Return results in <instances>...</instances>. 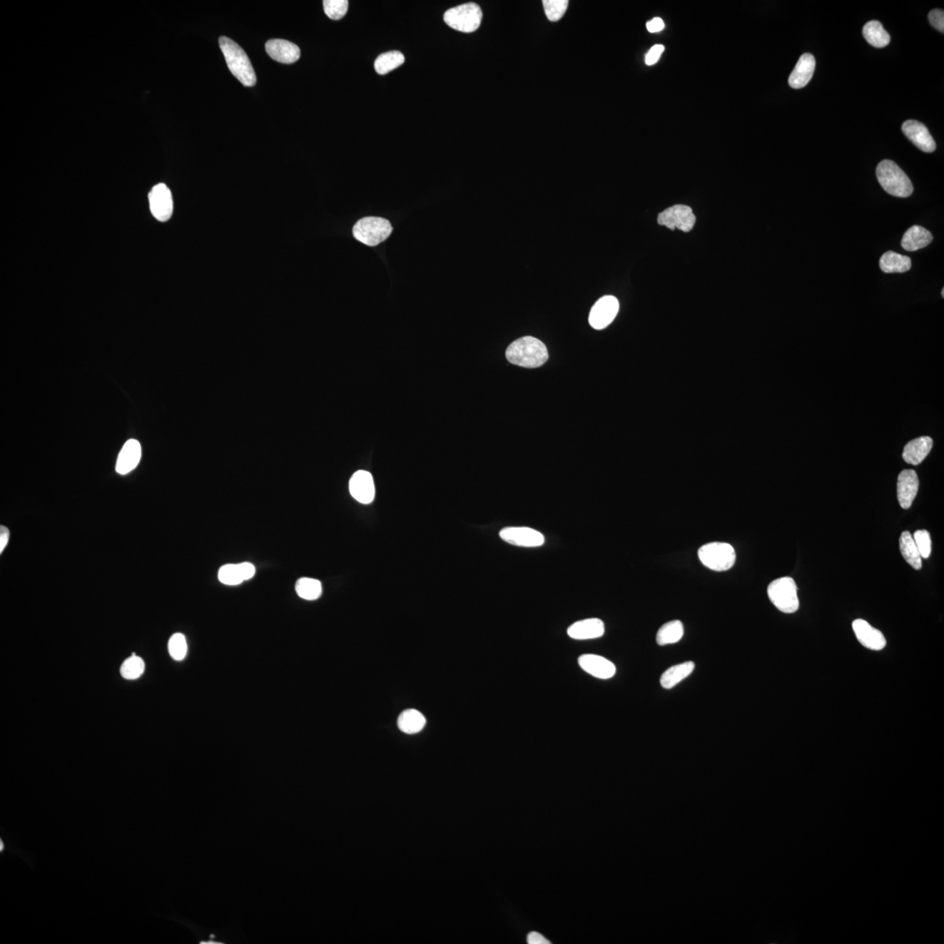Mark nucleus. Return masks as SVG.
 <instances>
[{"label": "nucleus", "instance_id": "obj_1", "mask_svg": "<svg viewBox=\"0 0 944 944\" xmlns=\"http://www.w3.org/2000/svg\"><path fill=\"white\" fill-rule=\"evenodd\" d=\"M506 355L511 364L527 368L542 367L549 360L545 344L532 336L520 337L512 342L507 349Z\"/></svg>", "mask_w": 944, "mask_h": 944}, {"label": "nucleus", "instance_id": "obj_2", "mask_svg": "<svg viewBox=\"0 0 944 944\" xmlns=\"http://www.w3.org/2000/svg\"><path fill=\"white\" fill-rule=\"evenodd\" d=\"M219 42L228 67L233 75L244 86L253 87L256 83V75L247 54L231 39L223 36L220 38Z\"/></svg>", "mask_w": 944, "mask_h": 944}, {"label": "nucleus", "instance_id": "obj_3", "mask_svg": "<svg viewBox=\"0 0 944 944\" xmlns=\"http://www.w3.org/2000/svg\"><path fill=\"white\" fill-rule=\"evenodd\" d=\"M876 176L880 186L890 196L907 198L914 191V186L908 175L892 161L885 159L881 161L877 166Z\"/></svg>", "mask_w": 944, "mask_h": 944}, {"label": "nucleus", "instance_id": "obj_4", "mask_svg": "<svg viewBox=\"0 0 944 944\" xmlns=\"http://www.w3.org/2000/svg\"><path fill=\"white\" fill-rule=\"evenodd\" d=\"M698 555L703 565L717 572L731 569L736 559L734 547L725 542L706 544L699 549Z\"/></svg>", "mask_w": 944, "mask_h": 944}, {"label": "nucleus", "instance_id": "obj_5", "mask_svg": "<svg viewBox=\"0 0 944 944\" xmlns=\"http://www.w3.org/2000/svg\"><path fill=\"white\" fill-rule=\"evenodd\" d=\"M768 596L776 609L783 613H794L799 608L798 587L791 577L773 581L768 587Z\"/></svg>", "mask_w": 944, "mask_h": 944}, {"label": "nucleus", "instance_id": "obj_6", "mask_svg": "<svg viewBox=\"0 0 944 944\" xmlns=\"http://www.w3.org/2000/svg\"><path fill=\"white\" fill-rule=\"evenodd\" d=\"M393 231L391 223L380 217H365L355 225L352 234L356 240L374 247L387 240Z\"/></svg>", "mask_w": 944, "mask_h": 944}, {"label": "nucleus", "instance_id": "obj_7", "mask_svg": "<svg viewBox=\"0 0 944 944\" xmlns=\"http://www.w3.org/2000/svg\"><path fill=\"white\" fill-rule=\"evenodd\" d=\"M483 13L475 3H467L454 7L445 14L447 25L462 33H472L479 29Z\"/></svg>", "mask_w": 944, "mask_h": 944}, {"label": "nucleus", "instance_id": "obj_8", "mask_svg": "<svg viewBox=\"0 0 944 944\" xmlns=\"http://www.w3.org/2000/svg\"><path fill=\"white\" fill-rule=\"evenodd\" d=\"M695 223L696 217L693 210L685 205H675L664 210L658 216V223L671 230L678 228L683 232H689L694 228Z\"/></svg>", "mask_w": 944, "mask_h": 944}, {"label": "nucleus", "instance_id": "obj_9", "mask_svg": "<svg viewBox=\"0 0 944 944\" xmlns=\"http://www.w3.org/2000/svg\"><path fill=\"white\" fill-rule=\"evenodd\" d=\"M619 310V302L615 297L601 298L592 307L589 318V324L594 329H604L615 320Z\"/></svg>", "mask_w": 944, "mask_h": 944}, {"label": "nucleus", "instance_id": "obj_10", "mask_svg": "<svg viewBox=\"0 0 944 944\" xmlns=\"http://www.w3.org/2000/svg\"><path fill=\"white\" fill-rule=\"evenodd\" d=\"M149 204L151 212L155 219L164 223L172 217L173 196L166 185L161 183L153 186L149 193Z\"/></svg>", "mask_w": 944, "mask_h": 944}, {"label": "nucleus", "instance_id": "obj_11", "mask_svg": "<svg viewBox=\"0 0 944 944\" xmlns=\"http://www.w3.org/2000/svg\"><path fill=\"white\" fill-rule=\"evenodd\" d=\"M499 536L512 545L523 547H541L545 542L541 532L530 527H506L500 531Z\"/></svg>", "mask_w": 944, "mask_h": 944}, {"label": "nucleus", "instance_id": "obj_12", "mask_svg": "<svg viewBox=\"0 0 944 944\" xmlns=\"http://www.w3.org/2000/svg\"><path fill=\"white\" fill-rule=\"evenodd\" d=\"M350 493L352 498L361 504H370L375 499V487L370 472L358 471L353 474L349 482Z\"/></svg>", "mask_w": 944, "mask_h": 944}, {"label": "nucleus", "instance_id": "obj_13", "mask_svg": "<svg viewBox=\"0 0 944 944\" xmlns=\"http://www.w3.org/2000/svg\"><path fill=\"white\" fill-rule=\"evenodd\" d=\"M853 629L858 642L872 651H881L887 646L883 632L863 619H857L853 623Z\"/></svg>", "mask_w": 944, "mask_h": 944}, {"label": "nucleus", "instance_id": "obj_14", "mask_svg": "<svg viewBox=\"0 0 944 944\" xmlns=\"http://www.w3.org/2000/svg\"><path fill=\"white\" fill-rule=\"evenodd\" d=\"M579 666L587 674L600 679H609L615 676V664L604 656L594 654L582 655L578 659Z\"/></svg>", "mask_w": 944, "mask_h": 944}, {"label": "nucleus", "instance_id": "obj_15", "mask_svg": "<svg viewBox=\"0 0 944 944\" xmlns=\"http://www.w3.org/2000/svg\"><path fill=\"white\" fill-rule=\"evenodd\" d=\"M903 131L905 136L924 153H931L935 150V140L923 123L915 120H908L903 124Z\"/></svg>", "mask_w": 944, "mask_h": 944}, {"label": "nucleus", "instance_id": "obj_16", "mask_svg": "<svg viewBox=\"0 0 944 944\" xmlns=\"http://www.w3.org/2000/svg\"><path fill=\"white\" fill-rule=\"evenodd\" d=\"M919 479L914 470H904L898 477L897 498L903 509L910 508L918 495Z\"/></svg>", "mask_w": 944, "mask_h": 944}, {"label": "nucleus", "instance_id": "obj_17", "mask_svg": "<svg viewBox=\"0 0 944 944\" xmlns=\"http://www.w3.org/2000/svg\"><path fill=\"white\" fill-rule=\"evenodd\" d=\"M255 574V567L250 562L238 563V564H227L221 567L218 573L219 581L221 584L229 586H235L243 584V582L250 580Z\"/></svg>", "mask_w": 944, "mask_h": 944}, {"label": "nucleus", "instance_id": "obj_18", "mask_svg": "<svg viewBox=\"0 0 944 944\" xmlns=\"http://www.w3.org/2000/svg\"><path fill=\"white\" fill-rule=\"evenodd\" d=\"M265 49L272 59L285 64H294L300 58L301 54L298 46L279 39L267 41Z\"/></svg>", "mask_w": 944, "mask_h": 944}, {"label": "nucleus", "instance_id": "obj_19", "mask_svg": "<svg viewBox=\"0 0 944 944\" xmlns=\"http://www.w3.org/2000/svg\"><path fill=\"white\" fill-rule=\"evenodd\" d=\"M815 68L816 60L813 54H803L788 77V84L796 89L806 87L813 78Z\"/></svg>", "mask_w": 944, "mask_h": 944}, {"label": "nucleus", "instance_id": "obj_20", "mask_svg": "<svg viewBox=\"0 0 944 944\" xmlns=\"http://www.w3.org/2000/svg\"><path fill=\"white\" fill-rule=\"evenodd\" d=\"M141 445L138 441L135 439L128 440L118 455L116 465V472L121 475H126L133 471L141 460Z\"/></svg>", "mask_w": 944, "mask_h": 944}, {"label": "nucleus", "instance_id": "obj_21", "mask_svg": "<svg viewBox=\"0 0 944 944\" xmlns=\"http://www.w3.org/2000/svg\"><path fill=\"white\" fill-rule=\"evenodd\" d=\"M604 623L598 619L578 621L568 629V634L570 638L577 640L601 638L604 636Z\"/></svg>", "mask_w": 944, "mask_h": 944}, {"label": "nucleus", "instance_id": "obj_22", "mask_svg": "<svg viewBox=\"0 0 944 944\" xmlns=\"http://www.w3.org/2000/svg\"><path fill=\"white\" fill-rule=\"evenodd\" d=\"M932 447H933V440L930 437L914 439L904 447L903 460L909 465H918L930 454Z\"/></svg>", "mask_w": 944, "mask_h": 944}, {"label": "nucleus", "instance_id": "obj_23", "mask_svg": "<svg viewBox=\"0 0 944 944\" xmlns=\"http://www.w3.org/2000/svg\"><path fill=\"white\" fill-rule=\"evenodd\" d=\"M933 240V235L926 228L913 226L908 228L901 240V246L907 251H916L928 246Z\"/></svg>", "mask_w": 944, "mask_h": 944}, {"label": "nucleus", "instance_id": "obj_24", "mask_svg": "<svg viewBox=\"0 0 944 944\" xmlns=\"http://www.w3.org/2000/svg\"><path fill=\"white\" fill-rule=\"evenodd\" d=\"M694 669L695 664L693 661L676 664L664 671L660 679V684L664 689H674L684 679L689 677Z\"/></svg>", "mask_w": 944, "mask_h": 944}, {"label": "nucleus", "instance_id": "obj_25", "mask_svg": "<svg viewBox=\"0 0 944 944\" xmlns=\"http://www.w3.org/2000/svg\"><path fill=\"white\" fill-rule=\"evenodd\" d=\"M912 262L908 256L888 251L880 260V270L885 273H904L911 269Z\"/></svg>", "mask_w": 944, "mask_h": 944}, {"label": "nucleus", "instance_id": "obj_26", "mask_svg": "<svg viewBox=\"0 0 944 944\" xmlns=\"http://www.w3.org/2000/svg\"><path fill=\"white\" fill-rule=\"evenodd\" d=\"M900 549L905 561L915 569H922V557L914 538L909 532L905 531L900 535Z\"/></svg>", "mask_w": 944, "mask_h": 944}, {"label": "nucleus", "instance_id": "obj_27", "mask_svg": "<svg viewBox=\"0 0 944 944\" xmlns=\"http://www.w3.org/2000/svg\"><path fill=\"white\" fill-rule=\"evenodd\" d=\"M398 728L407 734H417L422 731L426 725V719L422 713L415 709L404 711L398 718Z\"/></svg>", "mask_w": 944, "mask_h": 944}, {"label": "nucleus", "instance_id": "obj_28", "mask_svg": "<svg viewBox=\"0 0 944 944\" xmlns=\"http://www.w3.org/2000/svg\"><path fill=\"white\" fill-rule=\"evenodd\" d=\"M863 36L870 45L877 49L885 48L890 44L891 40L890 35L878 21L866 23L863 27Z\"/></svg>", "mask_w": 944, "mask_h": 944}, {"label": "nucleus", "instance_id": "obj_29", "mask_svg": "<svg viewBox=\"0 0 944 944\" xmlns=\"http://www.w3.org/2000/svg\"><path fill=\"white\" fill-rule=\"evenodd\" d=\"M684 636V626L681 621L674 620L668 621L660 628L656 633V641L659 646H667V644H676L681 641Z\"/></svg>", "mask_w": 944, "mask_h": 944}, {"label": "nucleus", "instance_id": "obj_30", "mask_svg": "<svg viewBox=\"0 0 944 944\" xmlns=\"http://www.w3.org/2000/svg\"><path fill=\"white\" fill-rule=\"evenodd\" d=\"M405 62V57L399 51H391L380 54L375 62V71L379 75H386L392 70L397 68Z\"/></svg>", "mask_w": 944, "mask_h": 944}, {"label": "nucleus", "instance_id": "obj_31", "mask_svg": "<svg viewBox=\"0 0 944 944\" xmlns=\"http://www.w3.org/2000/svg\"><path fill=\"white\" fill-rule=\"evenodd\" d=\"M296 592L299 597L307 601L318 599L322 594L321 582L316 579L300 578L296 584Z\"/></svg>", "mask_w": 944, "mask_h": 944}, {"label": "nucleus", "instance_id": "obj_32", "mask_svg": "<svg viewBox=\"0 0 944 944\" xmlns=\"http://www.w3.org/2000/svg\"><path fill=\"white\" fill-rule=\"evenodd\" d=\"M146 669V664L140 656H131L127 659L122 664L120 673L124 679H137L143 674Z\"/></svg>", "mask_w": 944, "mask_h": 944}, {"label": "nucleus", "instance_id": "obj_33", "mask_svg": "<svg viewBox=\"0 0 944 944\" xmlns=\"http://www.w3.org/2000/svg\"><path fill=\"white\" fill-rule=\"evenodd\" d=\"M568 0H544V11L550 21H558L565 14L569 6Z\"/></svg>", "mask_w": 944, "mask_h": 944}, {"label": "nucleus", "instance_id": "obj_34", "mask_svg": "<svg viewBox=\"0 0 944 944\" xmlns=\"http://www.w3.org/2000/svg\"><path fill=\"white\" fill-rule=\"evenodd\" d=\"M168 651L170 656L174 660L181 661L183 660L186 654H188V643H186V636L181 633L171 636L168 643Z\"/></svg>", "mask_w": 944, "mask_h": 944}, {"label": "nucleus", "instance_id": "obj_35", "mask_svg": "<svg viewBox=\"0 0 944 944\" xmlns=\"http://www.w3.org/2000/svg\"><path fill=\"white\" fill-rule=\"evenodd\" d=\"M323 5L325 14L337 21L347 14L349 3L347 0H325Z\"/></svg>", "mask_w": 944, "mask_h": 944}, {"label": "nucleus", "instance_id": "obj_36", "mask_svg": "<svg viewBox=\"0 0 944 944\" xmlns=\"http://www.w3.org/2000/svg\"><path fill=\"white\" fill-rule=\"evenodd\" d=\"M913 538L918 547L920 557L928 559L931 554V538L927 530L916 531Z\"/></svg>", "mask_w": 944, "mask_h": 944}, {"label": "nucleus", "instance_id": "obj_37", "mask_svg": "<svg viewBox=\"0 0 944 944\" xmlns=\"http://www.w3.org/2000/svg\"><path fill=\"white\" fill-rule=\"evenodd\" d=\"M928 21H930L932 26L935 27V29L940 31V32L943 33L944 11L943 10H940V9L932 10L930 13L928 14Z\"/></svg>", "mask_w": 944, "mask_h": 944}, {"label": "nucleus", "instance_id": "obj_38", "mask_svg": "<svg viewBox=\"0 0 944 944\" xmlns=\"http://www.w3.org/2000/svg\"><path fill=\"white\" fill-rule=\"evenodd\" d=\"M664 50V46L663 45L658 44L652 46L646 54V64L648 66L656 64V62L659 61L660 56H662Z\"/></svg>", "mask_w": 944, "mask_h": 944}, {"label": "nucleus", "instance_id": "obj_39", "mask_svg": "<svg viewBox=\"0 0 944 944\" xmlns=\"http://www.w3.org/2000/svg\"><path fill=\"white\" fill-rule=\"evenodd\" d=\"M646 27L649 32L658 33L664 29V23L661 18L656 17L647 22Z\"/></svg>", "mask_w": 944, "mask_h": 944}, {"label": "nucleus", "instance_id": "obj_40", "mask_svg": "<svg viewBox=\"0 0 944 944\" xmlns=\"http://www.w3.org/2000/svg\"><path fill=\"white\" fill-rule=\"evenodd\" d=\"M9 538L10 532L9 528L4 526L0 527V553H2L3 550L6 549Z\"/></svg>", "mask_w": 944, "mask_h": 944}, {"label": "nucleus", "instance_id": "obj_41", "mask_svg": "<svg viewBox=\"0 0 944 944\" xmlns=\"http://www.w3.org/2000/svg\"><path fill=\"white\" fill-rule=\"evenodd\" d=\"M527 943H529V944H549V943H551L549 941V940H547V939H546L545 938H544V936H543L542 935L537 933V932H531V933H530L529 935H528V936H527Z\"/></svg>", "mask_w": 944, "mask_h": 944}, {"label": "nucleus", "instance_id": "obj_42", "mask_svg": "<svg viewBox=\"0 0 944 944\" xmlns=\"http://www.w3.org/2000/svg\"><path fill=\"white\" fill-rule=\"evenodd\" d=\"M942 297L944 298V289L942 290Z\"/></svg>", "mask_w": 944, "mask_h": 944}]
</instances>
